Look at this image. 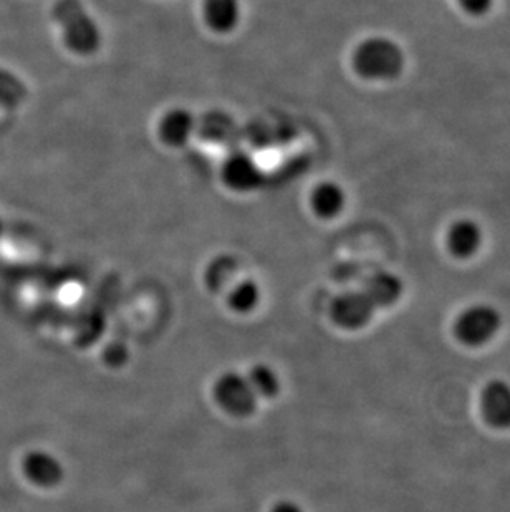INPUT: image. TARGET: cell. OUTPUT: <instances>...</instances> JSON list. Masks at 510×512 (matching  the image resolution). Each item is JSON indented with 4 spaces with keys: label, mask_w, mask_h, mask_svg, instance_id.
I'll return each instance as SVG.
<instances>
[{
    "label": "cell",
    "mask_w": 510,
    "mask_h": 512,
    "mask_svg": "<svg viewBox=\"0 0 510 512\" xmlns=\"http://www.w3.org/2000/svg\"><path fill=\"white\" fill-rule=\"evenodd\" d=\"M53 19L62 29L63 42L73 54L88 57L102 47V30L80 0H58Z\"/></svg>",
    "instance_id": "1"
},
{
    "label": "cell",
    "mask_w": 510,
    "mask_h": 512,
    "mask_svg": "<svg viewBox=\"0 0 510 512\" xmlns=\"http://www.w3.org/2000/svg\"><path fill=\"white\" fill-rule=\"evenodd\" d=\"M353 67L366 80H395L405 68V54L393 40L373 37L358 45Z\"/></svg>",
    "instance_id": "2"
},
{
    "label": "cell",
    "mask_w": 510,
    "mask_h": 512,
    "mask_svg": "<svg viewBox=\"0 0 510 512\" xmlns=\"http://www.w3.org/2000/svg\"><path fill=\"white\" fill-rule=\"evenodd\" d=\"M502 327V315L496 307L477 304L467 307L454 324V334L467 347H484L496 339Z\"/></svg>",
    "instance_id": "3"
},
{
    "label": "cell",
    "mask_w": 510,
    "mask_h": 512,
    "mask_svg": "<svg viewBox=\"0 0 510 512\" xmlns=\"http://www.w3.org/2000/svg\"><path fill=\"white\" fill-rule=\"evenodd\" d=\"M212 397L224 413L234 418H249L259 405L246 375L237 372L222 373L212 387Z\"/></svg>",
    "instance_id": "4"
},
{
    "label": "cell",
    "mask_w": 510,
    "mask_h": 512,
    "mask_svg": "<svg viewBox=\"0 0 510 512\" xmlns=\"http://www.w3.org/2000/svg\"><path fill=\"white\" fill-rule=\"evenodd\" d=\"M25 479L35 488L55 489L65 479V466L57 456L47 450H32L25 453L20 461Z\"/></svg>",
    "instance_id": "5"
},
{
    "label": "cell",
    "mask_w": 510,
    "mask_h": 512,
    "mask_svg": "<svg viewBox=\"0 0 510 512\" xmlns=\"http://www.w3.org/2000/svg\"><path fill=\"white\" fill-rule=\"evenodd\" d=\"M376 307L363 290L338 295L332 304V320L340 329L360 330L370 324Z\"/></svg>",
    "instance_id": "6"
},
{
    "label": "cell",
    "mask_w": 510,
    "mask_h": 512,
    "mask_svg": "<svg viewBox=\"0 0 510 512\" xmlns=\"http://www.w3.org/2000/svg\"><path fill=\"white\" fill-rule=\"evenodd\" d=\"M481 410L487 425L497 430H510V383L491 380L482 388Z\"/></svg>",
    "instance_id": "7"
},
{
    "label": "cell",
    "mask_w": 510,
    "mask_h": 512,
    "mask_svg": "<svg viewBox=\"0 0 510 512\" xmlns=\"http://www.w3.org/2000/svg\"><path fill=\"white\" fill-rule=\"evenodd\" d=\"M222 179L227 188H231L232 191L251 193L260 188L264 176L254 158L246 153H236L229 156L222 166Z\"/></svg>",
    "instance_id": "8"
},
{
    "label": "cell",
    "mask_w": 510,
    "mask_h": 512,
    "mask_svg": "<svg viewBox=\"0 0 510 512\" xmlns=\"http://www.w3.org/2000/svg\"><path fill=\"white\" fill-rule=\"evenodd\" d=\"M403 290L405 287H403L400 277L388 271L376 272L365 282V287H363V292L373 302L376 309L393 307L401 299Z\"/></svg>",
    "instance_id": "9"
},
{
    "label": "cell",
    "mask_w": 510,
    "mask_h": 512,
    "mask_svg": "<svg viewBox=\"0 0 510 512\" xmlns=\"http://www.w3.org/2000/svg\"><path fill=\"white\" fill-rule=\"evenodd\" d=\"M482 246V231L479 224L471 219H459L449 228L448 247L458 259H469Z\"/></svg>",
    "instance_id": "10"
},
{
    "label": "cell",
    "mask_w": 510,
    "mask_h": 512,
    "mask_svg": "<svg viewBox=\"0 0 510 512\" xmlns=\"http://www.w3.org/2000/svg\"><path fill=\"white\" fill-rule=\"evenodd\" d=\"M204 17L216 34H231L241 22L239 0H204Z\"/></svg>",
    "instance_id": "11"
},
{
    "label": "cell",
    "mask_w": 510,
    "mask_h": 512,
    "mask_svg": "<svg viewBox=\"0 0 510 512\" xmlns=\"http://www.w3.org/2000/svg\"><path fill=\"white\" fill-rule=\"evenodd\" d=\"M193 113L184 110V108H174L171 112L163 116L159 123V136L168 146L178 148L188 143L189 138L194 133Z\"/></svg>",
    "instance_id": "12"
},
{
    "label": "cell",
    "mask_w": 510,
    "mask_h": 512,
    "mask_svg": "<svg viewBox=\"0 0 510 512\" xmlns=\"http://www.w3.org/2000/svg\"><path fill=\"white\" fill-rule=\"evenodd\" d=\"M347 198L337 183L318 184L312 194V208L318 218L333 219L342 213Z\"/></svg>",
    "instance_id": "13"
},
{
    "label": "cell",
    "mask_w": 510,
    "mask_h": 512,
    "mask_svg": "<svg viewBox=\"0 0 510 512\" xmlns=\"http://www.w3.org/2000/svg\"><path fill=\"white\" fill-rule=\"evenodd\" d=\"M252 390L259 400H274L282 390L279 373L267 363H257L246 375Z\"/></svg>",
    "instance_id": "14"
},
{
    "label": "cell",
    "mask_w": 510,
    "mask_h": 512,
    "mask_svg": "<svg viewBox=\"0 0 510 512\" xmlns=\"http://www.w3.org/2000/svg\"><path fill=\"white\" fill-rule=\"evenodd\" d=\"M260 297H262V292H260L259 284L246 279V281L232 285L227 294V304L237 314H251L259 307Z\"/></svg>",
    "instance_id": "15"
},
{
    "label": "cell",
    "mask_w": 510,
    "mask_h": 512,
    "mask_svg": "<svg viewBox=\"0 0 510 512\" xmlns=\"http://www.w3.org/2000/svg\"><path fill=\"white\" fill-rule=\"evenodd\" d=\"M237 274V262L232 257H217L216 261H212L207 267L206 284L211 292H222L231 289L232 281Z\"/></svg>",
    "instance_id": "16"
},
{
    "label": "cell",
    "mask_w": 510,
    "mask_h": 512,
    "mask_svg": "<svg viewBox=\"0 0 510 512\" xmlns=\"http://www.w3.org/2000/svg\"><path fill=\"white\" fill-rule=\"evenodd\" d=\"M128 357H130V353H128L125 343H111L103 352V360L106 365L113 368L123 367L128 362Z\"/></svg>",
    "instance_id": "17"
},
{
    "label": "cell",
    "mask_w": 510,
    "mask_h": 512,
    "mask_svg": "<svg viewBox=\"0 0 510 512\" xmlns=\"http://www.w3.org/2000/svg\"><path fill=\"white\" fill-rule=\"evenodd\" d=\"M462 9L466 10L467 14L471 15H484L491 10L494 0H459Z\"/></svg>",
    "instance_id": "18"
},
{
    "label": "cell",
    "mask_w": 510,
    "mask_h": 512,
    "mask_svg": "<svg viewBox=\"0 0 510 512\" xmlns=\"http://www.w3.org/2000/svg\"><path fill=\"white\" fill-rule=\"evenodd\" d=\"M270 512H305L304 508L300 506V504L295 503V501H290V499H284V501H279V503H275L270 509Z\"/></svg>",
    "instance_id": "19"
},
{
    "label": "cell",
    "mask_w": 510,
    "mask_h": 512,
    "mask_svg": "<svg viewBox=\"0 0 510 512\" xmlns=\"http://www.w3.org/2000/svg\"><path fill=\"white\" fill-rule=\"evenodd\" d=\"M2 236H4V221L0 218V239H2Z\"/></svg>",
    "instance_id": "20"
}]
</instances>
